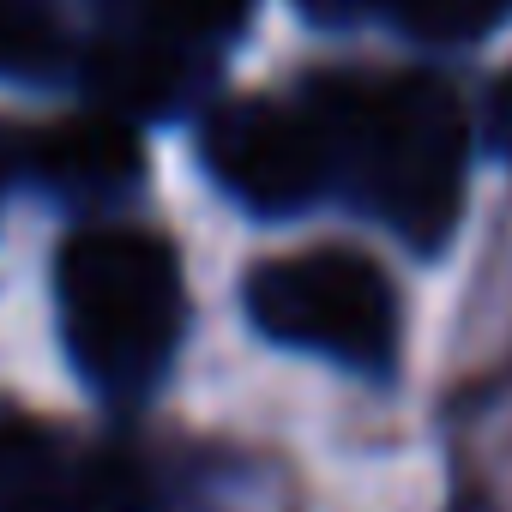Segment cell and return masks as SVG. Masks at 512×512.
Listing matches in <instances>:
<instances>
[{"label":"cell","instance_id":"obj_1","mask_svg":"<svg viewBox=\"0 0 512 512\" xmlns=\"http://www.w3.org/2000/svg\"><path fill=\"white\" fill-rule=\"evenodd\" d=\"M314 121L368 175L386 223L422 247L446 241L464 205V115L428 79H326Z\"/></svg>","mask_w":512,"mask_h":512},{"label":"cell","instance_id":"obj_2","mask_svg":"<svg viewBox=\"0 0 512 512\" xmlns=\"http://www.w3.org/2000/svg\"><path fill=\"white\" fill-rule=\"evenodd\" d=\"M67 344L109 392L145 386L181 338V266L157 235L85 229L61 247Z\"/></svg>","mask_w":512,"mask_h":512},{"label":"cell","instance_id":"obj_3","mask_svg":"<svg viewBox=\"0 0 512 512\" xmlns=\"http://www.w3.org/2000/svg\"><path fill=\"white\" fill-rule=\"evenodd\" d=\"M247 314L266 338L338 362H386L398 344V296L362 253L320 247L247 278Z\"/></svg>","mask_w":512,"mask_h":512},{"label":"cell","instance_id":"obj_4","mask_svg":"<svg viewBox=\"0 0 512 512\" xmlns=\"http://www.w3.org/2000/svg\"><path fill=\"white\" fill-rule=\"evenodd\" d=\"M332 139L314 115H290L272 103H229L205 127L211 175L253 211H296L320 193L332 169Z\"/></svg>","mask_w":512,"mask_h":512},{"label":"cell","instance_id":"obj_5","mask_svg":"<svg viewBox=\"0 0 512 512\" xmlns=\"http://www.w3.org/2000/svg\"><path fill=\"white\" fill-rule=\"evenodd\" d=\"M37 169L73 193H109L133 181L139 145L121 121H61L37 139Z\"/></svg>","mask_w":512,"mask_h":512},{"label":"cell","instance_id":"obj_6","mask_svg":"<svg viewBox=\"0 0 512 512\" xmlns=\"http://www.w3.org/2000/svg\"><path fill=\"white\" fill-rule=\"evenodd\" d=\"M91 85L127 115V109H151L175 91V61L157 49H103L91 61Z\"/></svg>","mask_w":512,"mask_h":512},{"label":"cell","instance_id":"obj_7","mask_svg":"<svg viewBox=\"0 0 512 512\" xmlns=\"http://www.w3.org/2000/svg\"><path fill=\"white\" fill-rule=\"evenodd\" d=\"M169 37H229L253 0H145Z\"/></svg>","mask_w":512,"mask_h":512},{"label":"cell","instance_id":"obj_8","mask_svg":"<svg viewBox=\"0 0 512 512\" xmlns=\"http://www.w3.org/2000/svg\"><path fill=\"white\" fill-rule=\"evenodd\" d=\"M392 13L422 37H476L494 0H392Z\"/></svg>","mask_w":512,"mask_h":512},{"label":"cell","instance_id":"obj_9","mask_svg":"<svg viewBox=\"0 0 512 512\" xmlns=\"http://www.w3.org/2000/svg\"><path fill=\"white\" fill-rule=\"evenodd\" d=\"M49 61V25L25 0H0V73H37Z\"/></svg>","mask_w":512,"mask_h":512},{"label":"cell","instance_id":"obj_10","mask_svg":"<svg viewBox=\"0 0 512 512\" xmlns=\"http://www.w3.org/2000/svg\"><path fill=\"white\" fill-rule=\"evenodd\" d=\"M320 19H350V13H392V0H302Z\"/></svg>","mask_w":512,"mask_h":512},{"label":"cell","instance_id":"obj_11","mask_svg":"<svg viewBox=\"0 0 512 512\" xmlns=\"http://www.w3.org/2000/svg\"><path fill=\"white\" fill-rule=\"evenodd\" d=\"M494 145H512V73L494 91Z\"/></svg>","mask_w":512,"mask_h":512}]
</instances>
